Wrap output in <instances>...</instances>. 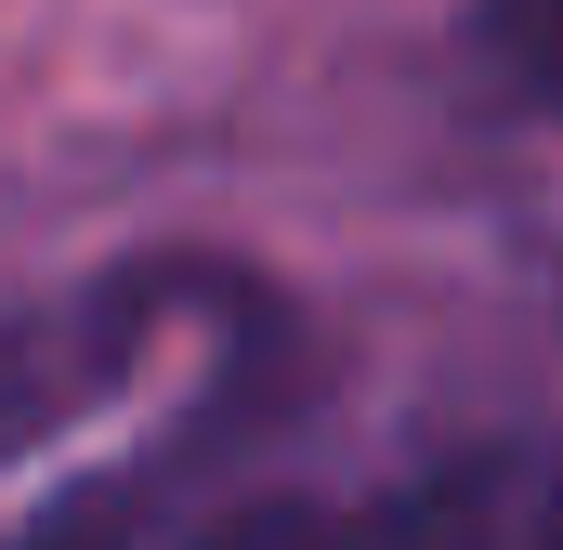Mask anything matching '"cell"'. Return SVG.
Here are the masks:
<instances>
[{
    "instance_id": "4",
    "label": "cell",
    "mask_w": 563,
    "mask_h": 550,
    "mask_svg": "<svg viewBox=\"0 0 563 550\" xmlns=\"http://www.w3.org/2000/svg\"><path fill=\"white\" fill-rule=\"evenodd\" d=\"M525 550H563V512H538V525H525Z\"/></svg>"
},
{
    "instance_id": "2",
    "label": "cell",
    "mask_w": 563,
    "mask_h": 550,
    "mask_svg": "<svg viewBox=\"0 0 563 550\" xmlns=\"http://www.w3.org/2000/svg\"><path fill=\"white\" fill-rule=\"evenodd\" d=\"M472 40H485V66L511 92L563 106V0H472Z\"/></svg>"
},
{
    "instance_id": "1",
    "label": "cell",
    "mask_w": 563,
    "mask_h": 550,
    "mask_svg": "<svg viewBox=\"0 0 563 550\" xmlns=\"http://www.w3.org/2000/svg\"><path fill=\"white\" fill-rule=\"evenodd\" d=\"M170 301H184V275H157V263L53 288V301H13L0 315V472L119 407L144 381V354H157V315Z\"/></svg>"
},
{
    "instance_id": "3",
    "label": "cell",
    "mask_w": 563,
    "mask_h": 550,
    "mask_svg": "<svg viewBox=\"0 0 563 550\" xmlns=\"http://www.w3.org/2000/svg\"><path fill=\"white\" fill-rule=\"evenodd\" d=\"M197 550H314L301 525H223V538H197Z\"/></svg>"
}]
</instances>
